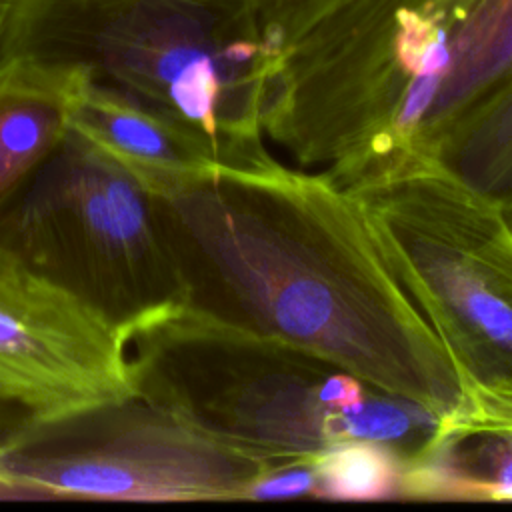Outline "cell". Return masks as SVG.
<instances>
[{
	"label": "cell",
	"mask_w": 512,
	"mask_h": 512,
	"mask_svg": "<svg viewBox=\"0 0 512 512\" xmlns=\"http://www.w3.org/2000/svg\"><path fill=\"white\" fill-rule=\"evenodd\" d=\"M16 0H0V60L6 56V40Z\"/></svg>",
	"instance_id": "obj_17"
},
{
	"label": "cell",
	"mask_w": 512,
	"mask_h": 512,
	"mask_svg": "<svg viewBox=\"0 0 512 512\" xmlns=\"http://www.w3.org/2000/svg\"><path fill=\"white\" fill-rule=\"evenodd\" d=\"M316 474L312 462H294L262 474L250 488V500L294 498L314 492Z\"/></svg>",
	"instance_id": "obj_15"
},
{
	"label": "cell",
	"mask_w": 512,
	"mask_h": 512,
	"mask_svg": "<svg viewBox=\"0 0 512 512\" xmlns=\"http://www.w3.org/2000/svg\"><path fill=\"white\" fill-rule=\"evenodd\" d=\"M86 72L10 54L0 60V210L68 134L72 102Z\"/></svg>",
	"instance_id": "obj_10"
},
{
	"label": "cell",
	"mask_w": 512,
	"mask_h": 512,
	"mask_svg": "<svg viewBox=\"0 0 512 512\" xmlns=\"http://www.w3.org/2000/svg\"><path fill=\"white\" fill-rule=\"evenodd\" d=\"M0 394L40 422L136 396L124 332L2 242Z\"/></svg>",
	"instance_id": "obj_8"
},
{
	"label": "cell",
	"mask_w": 512,
	"mask_h": 512,
	"mask_svg": "<svg viewBox=\"0 0 512 512\" xmlns=\"http://www.w3.org/2000/svg\"><path fill=\"white\" fill-rule=\"evenodd\" d=\"M68 130L134 176L150 194H166L222 162L210 140L120 92L82 82Z\"/></svg>",
	"instance_id": "obj_9"
},
{
	"label": "cell",
	"mask_w": 512,
	"mask_h": 512,
	"mask_svg": "<svg viewBox=\"0 0 512 512\" xmlns=\"http://www.w3.org/2000/svg\"><path fill=\"white\" fill-rule=\"evenodd\" d=\"M404 498L512 500V414L468 412L404 464Z\"/></svg>",
	"instance_id": "obj_11"
},
{
	"label": "cell",
	"mask_w": 512,
	"mask_h": 512,
	"mask_svg": "<svg viewBox=\"0 0 512 512\" xmlns=\"http://www.w3.org/2000/svg\"><path fill=\"white\" fill-rule=\"evenodd\" d=\"M404 292L446 346L470 408L512 410V218L412 154L348 188Z\"/></svg>",
	"instance_id": "obj_4"
},
{
	"label": "cell",
	"mask_w": 512,
	"mask_h": 512,
	"mask_svg": "<svg viewBox=\"0 0 512 512\" xmlns=\"http://www.w3.org/2000/svg\"><path fill=\"white\" fill-rule=\"evenodd\" d=\"M0 242L124 336L186 304L154 194L70 130L0 210Z\"/></svg>",
	"instance_id": "obj_5"
},
{
	"label": "cell",
	"mask_w": 512,
	"mask_h": 512,
	"mask_svg": "<svg viewBox=\"0 0 512 512\" xmlns=\"http://www.w3.org/2000/svg\"><path fill=\"white\" fill-rule=\"evenodd\" d=\"M156 198L186 286L210 318L326 358L456 420L462 378L392 274L358 200L272 156L218 162Z\"/></svg>",
	"instance_id": "obj_1"
},
{
	"label": "cell",
	"mask_w": 512,
	"mask_h": 512,
	"mask_svg": "<svg viewBox=\"0 0 512 512\" xmlns=\"http://www.w3.org/2000/svg\"><path fill=\"white\" fill-rule=\"evenodd\" d=\"M136 394L274 468L350 440L346 412L370 394L338 364L190 306L126 332Z\"/></svg>",
	"instance_id": "obj_3"
},
{
	"label": "cell",
	"mask_w": 512,
	"mask_h": 512,
	"mask_svg": "<svg viewBox=\"0 0 512 512\" xmlns=\"http://www.w3.org/2000/svg\"><path fill=\"white\" fill-rule=\"evenodd\" d=\"M10 54L84 70L210 140L224 164L266 156L274 66L242 0H16Z\"/></svg>",
	"instance_id": "obj_2"
},
{
	"label": "cell",
	"mask_w": 512,
	"mask_h": 512,
	"mask_svg": "<svg viewBox=\"0 0 512 512\" xmlns=\"http://www.w3.org/2000/svg\"><path fill=\"white\" fill-rule=\"evenodd\" d=\"M38 422V416L28 406L0 394V456L12 450Z\"/></svg>",
	"instance_id": "obj_16"
},
{
	"label": "cell",
	"mask_w": 512,
	"mask_h": 512,
	"mask_svg": "<svg viewBox=\"0 0 512 512\" xmlns=\"http://www.w3.org/2000/svg\"><path fill=\"white\" fill-rule=\"evenodd\" d=\"M420 154L482 198L512 210V74L452 118Z\"/></svg>",
	"instance_id": "obj_12"
},
{
	"label": "cell",
	"mask_w": 512,
	"mask_h": 512,
	"mask_svg": "<svg viewBox=\"0 0 512 512\" xmlns=\"http://www.w3.org/2000/svg\"><path fill=\"white\" fill-rule=\"evenodd\" d=\"M332 88L400 110L414 86L436 90L418 152L512 74V0H330L292 44Z\"/></svg>",
	"instance_id": "obj_6"
},
{
	"label": "cell",
	"mask_w": 512,
	"mask_h": 512,
	"mask_svg": "<svg viewBox=\"0 0 512 512\" xmlns=\"http://www.w3.org/2000/svg\"><path fill=\"white\" fill-rule=\"evenodd\" d=\"M508 214H510V218H512V210H508Z\"/></svg>",
	"instance_id": "obj_18"
},
{
	"label": "cell",
	"mask_w": 512,
	"mask_h": 512,
	"mask_svg": "<svg viewBox=\"0 0 512 512\" xmlns=\"http://www.w3.org/2000/svg\"><path fill=\"white\" fill-rule=\"evenodd\" d=\"M274 466L132 396L38 422L0 456V492L112 502L248 498Z\"/></svg>",
	"instance_id": "obj_7"
},
{
	"label": "cell",
	"mask_w": 512,
	"mask_h": 512,
	"mask_svg": "<svg viewBox=\"0 0 512 512\" xmlns=\"http://www.w3.org/2000/svg\"><path fill=\"white\" fill-rule=\"evenodd\" d=\"M330 0H242L258 42L278 68L280 56L312 26Z\"/></svg>",
	"instance_id": "obj_14"
},
{
	"label": "cell",
	"mask_w": 512,
	"mask_h": 512,
	"mask_svg": "<svg viewBox=\"0 0 512 512\" xmlns=\"http://www.w3.org/2000/svg\"><path fill=\"white\" fill-rule=\"evenodd\" d=\"M314 496L328 500H388L402 496L404 460L386 444L340 440L314 460Z\"/></svg>",
	"instance_id": "obj_13"
}]
</instances>
